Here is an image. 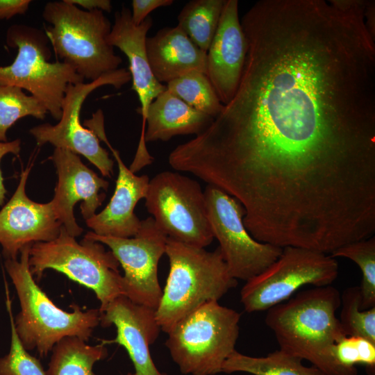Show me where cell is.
<instances>
[{
	"mask_svg": "<svg viewBox=\"0 0 375 375\" xmlns=\"http://www.w3.org/2000/svg\"><path fill=\"white\" fill-rule=\"evenodd\" d=\"M29 172L30 168L22 172L17 190L0 210V244L6 259H16L27 245L56 239L62 227L51 201L40 203L27 197Z\"/></svg>",
	"mask_w": 375,
	"mask_h": 375,
	"instance_id": "cell-17",
	"label": "cell"
},
{
	"mask_svg": "<svg viewBox=\"0 0 375 375\" xmlns=\"http://www.w3.org/2000/svg\"><path fill=\"white\" fill-rule=\"evenodd\" d=\"M114 24L108 36V43L117 47L127 57L128 72L132 80L131 90L135 92L140 102L137 110L142 115L141 134L130 170L135 173L150 165L153 158L147 149L144 141L146 117L152 101L167 90L166 85L158 81L149 64L146 53L147 35L152 26L153 19L149 16L140 25H135L131 10L123 6L115 13Z\"/></svg>",
	"mask_w": 375,
	"mask_h": 375,
	"instance_id": "cell-14",
	"label": "cell"
},
{
	"mask_svg": "<svg viewBox=\"0 0 375 375\" xmlns=\"http://www.w3.org/2000/svg\"><path fill=\"white\" fill-rule=\"evenodd\" d=\"M173 0H133L131 2V18L133 23L138 26L149 17L153 10L164 6H169Z\"/></svg>",
	"mask_w": 375,
	"mask_h": 375,
	"instance_id": "cell-31",
	"label": "cell"
},
{
	"mask_svg": "<svg viewBox=\"0 0 375 375\" xmlns=\"http://www.w3.org/2000/svg\"><path fill=\"white\" fill-rule=\"evenodd\" d=\"M144 199L147 211L168 238L202 248L212 242L204 192L197 181L164 171L149 180Z\"/></svg>",
	"mask_w": 375,
	"mask_h": 375,
	"instance_id": "cell-10",
	"label": "cell"
},
{
	"mask_svg": "<svg viewBox=\"0 0 375 375\" xmlns=\"http://www.w3.org/2000/svg\"><path fill=\"white\" fill-rule=\"evenodd\" d=\"M126 375H135V374H134V373H130V372H129V373H128Z\"/></svg>",
	"mask_w": 375,
	"mask_h": 375,
	"instance_id": "cell-36",
	"label": "cell"
},
{
	"mask_svg": "<svg viewBox=\"0 0 375 375\" xmlns=\"http://www.w3.org/2000/svg\"><path fill=\"white\" fill-rule=\"evenodd\" d=\"M365 22L367 31L371 38L375 40V3L374 1H367L365 12Z\"/></svg>",
	"mask_w": 375,
	"mask_h": 375,
	"instance_id": "cell-35",
	"label": "cell"
},
{
	"mask_svg": "<svg viewBox=\"0 0 375 375\" xmlns=\"http://www.w3.org/2000/svg\"><path fill=\"white\" fill-rule=\"evenodd\" d=\"M131 80L128 70L119 68L94 81L68 85L62 102V115L58 123L55 125L45 123L30 130L37 145L42 147L49 143L55 148L65 149L83 155L103 176L111 177L114 162L108 151L100 145V140L94 133L81 125L80 112L84 101L97 88L110 85L119 89Z\"/></svg>",
	"mask_w": 375,
	"mask_h": 375,
	"instance_id": "cell-12",
	"label": "cell"
},
{
	"mask_svg": "<svg viewBox=\"0 0 375 375\" xmlns=\"http://www.w3.org/2000/svg\"><path fill=\"white\" fill-rule=\"evenodd\" d=\"M6 44L17 49L14 61L0 66V85L19 87L31 93L56 120L61 117L62 102L68 85L84 82L70 65L51 57L45 32L14 24L6 32Z\"/></svg>",
	"mask_w": 375,
	"mask_h": 375,
	"instance_id": "cell-8",
	"label": "cell"
},
{
	"mask_svg": "<svg viewBox=\"0 0 375 375\" xmlns=\"http://www.w3.org/2000/svg\"><path fill=\"white\" fill-rule=\"evenodd\" d=\"M47 375H96L95 362L107 357L105 344L90 345L77 337H66L52 349Z\"/></svg>",
	"mask_w": 375,
	"mask_h": 375,
	"instance_id": "cell-23",
	"label": "cell"
},
{
	"mask_svg": "<svg viewBox=\"0 0 375 375\" xmlns=\"http://www.w3.org/2000/svg\"><path fill=\"white\" fill-rule=\"evenodd\" d=\"M341 294L332 286L314 287L267 310L266 325L281 350L306 360L325 375H358L335 359V344L345 336L336 311Z\"/></svg>",
	"mask_w": 375,
	"mask_h": 375,
	"instance_id": "cell-2",
	"label": "cell"
},
{
	"mask_svg": "<svg viewBox=\"0 0 375 375\" xmlns=\"http://www.w3.org/2000/svg\"><path fill=\"white\" fill-rule=\"evenodd\" d=\"M47 114L44 105L23 89L0 85V142H7L8 130L21 118L31 116L44 119Z\"/></svg>",
	"mask_w": 375,
	"mask_h": 375,
	"instance_id": "cell-27",
	"label": "cell"
},
{
	"mask_svg": "<svg viewBox=\"0 0 375 375\" xmlns=\"http://www.w3.org/2000/svg\"><path fill=\"white\" fill-rule=\"evenodd\" d=\"M147 57L160 83L190 72L207 74V52L199 49L178 26L165 27L146 40Z\"/></svg>",
	"mask_w": 375,
	"mask_h": 375,
	"instance_id": "cell-20",
	"label": "cell"
},
{
	"mask_svg": "<svg viewBox=\"0 0 375 375\" xmlns=\"http://www.w3.org/2000/svg\"><path fill=\"white\" fill-rule=\"evenodd\" d=\"M238 89L194 153L265 202L321 200L375 169V43L324 0H261L243 15Z\"/></svg>",
	"mask_w": 375,
	"mask_h": 375,
	"instance_id": "cell-1",
	"label": "cell"
},
{
	"mask_svg": "<svg viewBox=\"0 0 375 375\" xmlns=\"http://www.w3.org/2000/svg\"><path fill=\"white\" fill-rule=\"evenodd\" d=\"M339 321L346 335L365 338L375 343V307L362 310L358 286L347 288L341 294Z\"/></svg>",
	"mask_w": 375,
	"mask_h": 375,
	"instance_id": "cell-28",
	"label": "cell"
},
{
	"mask_svg": "<svg viewBox=\"0 0 375 375\" xmlns=\"http://www.w3.org/2000/svg\"><path fill=\"white\" fill-rule=\"evenodd\" d=\"M166 87L188 105L213 119L224 108L207 75L202 72H190L169 81Z\"/></svg>",
	"mask_w": 375,
	"mask_h": 375,
	"instance_id": "cell-25",
	"label": "cell"
},
{
	"mask_svg": "<svg viewBox=\"0 0 375 375\" xmlns=\"http://www.w3.org/2000/svg\"><path fill=\"white\" fill-rule=\"evenodd\" d=\"M247 41L238 14V1L225 0L218 26L207 51V76L223 105L239 85Z\"/></svg>",
	"mask_w": 375,
	"mask_h": 375,
	"instance_id": "cell-19",
	"label": "cell"
},
{
	"mask_svg": "<svg viewBox=\"0 0 375 375\" xmlns=\"http://www.w3.org/2000/svg\"><path fill=\"white\" fill-rule=\"evenodd\" d=\"M331 257L348 258L356 263L361 272L360 288L361 309L375 307V237L344 244L331 253Z\"/></svg>",
	"mask_w": 375,
	"mask_h": 375,
	"instance_id": "cell-26",
	"label": "cell"
},
{
	"mask_svg": "<svg viewBox=\"0 0 375 375\" xmlns=\"http://www.w3.org/2000/svg\"><path fill=\"white\" fill-rule=\"evenodd\" d=\"M84 124L106 144L118 166L116 186L109 203L101 212L86 220V224L99 235L133 237L141 226V220L134 213V208L140 199L146 197L149 178L147 175H135L124 164L119 152L106 138L102 111L97 110L91 119L84 121Z\"/></svg>",
	"mask_w": 375,
	"mask_h": 375,
	"instance_id": "cell-15",
	"label": "cell"
},
{
	"mask_svg": "<svg viewBox=\"0 0 375 375\" xmlns=\"http://www.w3.org/2000/svg\"><path fill=\"white\" fill-rule=\"evenodd\" d=\"M213 118L192 108L167 90L150 104L144 141L167 142L174 136L201 133Z\"/></svg>",
	"mask_w": 375,
	"mask_h": 375,
	"instance_id": "cell-21",
	"label": "cell"
},
{
	"mask_svg": "<svg viewBox=\"0 0 375 375\" xmlns=\"http://www.w3.org/2000/svg\"><path fill=\"white\" fill-rule=\"evenodd\" d=\"M69 3L80 6L86 11L99 10L110 12L112 10V3L110 0H67ZM81 8V9H82Z\"/></svg>",
	"mask_w": 375,
	"mask_h": 375,
	"instance_id": "cell-34",
	"label": "cell"
},
{
	"mask_svg": "<svg viewBox=\"0 0 375 375\" xmlns=\"http://www.w3.org/2000/svg\"><path fill=\"white\" fill-rule=\"evenodd\" d=\"M203 192L214 238L232 277L246 281L278 258L283 248L258 242L248 232L243 222L245 210L239 201L211 185Z\"/></svg>",
	"mask_w": 375,
	"mask_h": 375,
	"instance_id": "cell-11",
	"label": "cell"
},
{
	"mask_svg": "<svg viewBox=\"0 0 375 375\" xmlns=\"http://www.w3.org/2000/svg\"><path fill=\"white\" fill-rule=\"evenodd\" d=\"M21 149V141L19 139L10 142H0V162L3 157L8 153L17 155ZM6 190L3 185V179L0 169V206L3 205L5 200Z\"/></svg>",
	"mask_w": 375,
	"mask_h": 375,
	"instance_id": "cell-33",
	"label": "cell"
},
{
	"mask_svg": "<svg viewBox=\"0 0 375 375\" xmlns=\"http://www.w3.org/2000/svg\"><path fill=\"white\" fill-rule=\"evenodd\" d=\"M85 238L108 246L124 272L123 296L132 301L156 309L162 290L158 278V265L165 253L167 236L153 218L141 220L138 233L131 238L99 235L92 231Z\"/></svg>",
	"mask_w": 375,
	"mask_h": 375,
	"instance_id": "cell-13",
	"label": "cell"
},
{
	"mask_svg": "<svg viewBox=\"0 0 375 375\" xmlns=\"http://www.w3.org/2000/svg\"><path fill=\"white\" fill-rule=\"evenodd\" d=\"M31 245L20 251L19 260L7 258L5 267L20 304L14 319L18 337L27 351L36 349L40 357H44L64 338L88 341L100 324L101 312L99 309L83 310L76 305L69 312L56 306L31 274L28 262Z\"/></svg>",
	"mask_w": 375,
	"mask_h": 375,
	"instance_id": "cell-4",
	"label": "cell"
},
{
	"mask_svg": "<svg viewBox=\"0 0 375 375\" xmlns=\"http://www.w3.org/2000/svg\"><path fill=\"white\" fill-rule=\"evenodd\" d=\"M5 285L6 306L10 318L11 342L9 353L0 358V375H47L40 361L28 353L18 337L6 282Z\"/></svg>",
	"mask_w": 375,
	"mask_h": 375,
	"instance_id": "cell-29",
	"label": "cell"
},
{
	"mask_svg": "<svg viewBox=\"0 0 375 375\" xmlns=\"http://www.w3.org/2000/svg\"><path fill=\"white\" fill-rule=\"evenodd\" d=\"M225 0H192L180 11L178 26L207 52L216 32Z\"/></svg>",
	"mask_w": 375,
	"mask_h": 375,
	"instance_id": "cell-24",
	"label": "cell"
},
{
	"mask_svg": "<svg viewBox=\"0 0 375 375\" xmlns=\"http://www.w3.org/2000/svg\"><path fill=\"white\" fill-rule=\"evenodd\" d=\"M302 360L281 349L262 357L247 356L235 350L224 362L222 372H246L253 375H325L314 365H303Z\"/></svg>",
	"mask_w": 375,
	"mask_h": 375,
	"instance_id": "cell-22",
	"label": "cell"
},
{
	"mask_svg": "<svg viewBox=\"0 0 375 375\" xmlns=\"http://www.w3.org/2000/svg\"><path fill=\"white\" fill-rule=\"evenodd\" d=\"M338 273V263L330 255L286 247L265 270L246 281L240 291V301L247 312L267 310L288 300L304 285H331Z\"/></svg>",
	"mask_w": 375,
	"mask_h": 375,
	"instance_id": "cell-9",
	"label": "cell"
},
{
	"mask_svg": "<svg viewBox=\"0 0 375 375\" xmlns=\"http://www.w3.org/2000/svg\"><path fill=\"white\" fill-rule=\"evenodd\" d=\"M42 17L56 55L84 79L94 81L119 69L122 60L108 42L112 25L103 11L55 1L46 3Z\"/></svg>",
	"mask_w": 375,
	"mask_h": 375,
	"instance_id": "cell-5",
	"label": "cell"
},
{
	"mask_svg": "<svg viewBox=\"0 0 375 375\" xmlns=\"http://www.w3.org/2000/svg\"><path fill=\"white\" fill-rule=\"evenodd\" d=\"M165 254L169 270L156 316L167 334L202 304L218 301L235 288L238 281L231 276L219 247L208 251L167 238Z\"/></svg>",
	"mask_w": 375,
	"mask_h": 375,
	"instance_id": "cell-3",
	"label": "cell"
},
{
	"mask_svg": "<svg viewBox=\"0 0 375 375\" xmlns=\"http://www.w3.org/2000/svg\"><path fill=\"white\" fill-rule=\"evenodd\" d=\"M335 359L341 365L353 367L357 364L366 366L369 375L374 374L375 343L356 335H345L333 346Z\"/></svg>",
	"mask_w": 375,
	"mask_h": 375,
	"instance_id": "cell-30",
	"label": "cell"
},
{
	"mask_svg": "<svg viewBox=\"0 0 375 375\" xmlns=\"http://www.w3.org/2000/svg\"><path fill=\"white\" fill-rule=\"evenodd\" d=\"M241 315L210 301L181 319L167 333L171 358L185 375H215L235 351Z\"/></svg>",
	"mask_w": 375,
	"mask_h": 375,
	"instance_id": "cell-6",
	"label": "cell"
},
{
	"mask_svg": "<svg viewBox=\"0 0 375 375\" xmlns=\"http://www.w3.org/2000/svg\"><path fill=\"white\" fill-rule=\"evenodd\" d=\"M100 324L103 327H116V337L111 340H101V343L124 347L133 364L135 375H167L157 369L150 353L149 347L161 331L155 309L121 295L101 312Z\"/></svg>",
	"mask_w": 375,
	"mask_h": 375,
	"instance_id": "cell-18",
	"label": "cell"
},
{
	"mask_svg": "<svg viewBox=\"0 0 375 375\" xmlns=\"http://www.w3.org/2000/svg\"><path fill=\"white\" fill-rule=\"evenodd\" d=\"M49 159L58 174L55 194L51 201L62 226L69 235L77 237L83 228L76 222L74 205L82 200L81 214L85 221L90 219L105 199V194L100 193V190H106L109 183L85 166L78 154L69 150L55 148Z\"/></svg>",
	"mask_w": 375,
	"mask_h": 375,
	"instance_id": "cell-16",
	"label": "cell"
},
{
	"mask_svg": "<svg viewBox=\"0 0 375 375\" xmlns=\"http://www.w3.org/2000/svg\"><path fill=\"white\" fill-rule=\"evenodd\" d=\"M31 2L30 0H0V20L24 15Z\"/></svg>",
	"mask_w": 375,
	"mask_h": 375,
	"instance_id": "cell-32",
	"label": "cell"
},
{
	"mask_svg": "<svg viewBox=\"0 0 375 375\" xmlns=\"http://www.w3.org/2000/svg\"><path fill=\"white\" fill-rule=\"evenodd\" d=\"M28 262L33 278L39 280L46 269H52L92 290L100 301V312L123 295L119 263L112 252L86 238L78 242L62 226L56 239L31 246Z\"/></svg>",
	"mask_w": 375,
	"mask_h": 375,
	"instance_id": "cell-7",
	"label": "cell"
}]
</instances>
